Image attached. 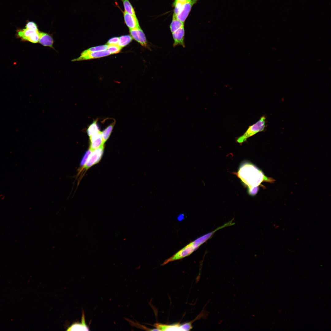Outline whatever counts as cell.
I'll use <instances>...</instances> for the list:
<instances>
[{"label":"cell","instance_id":"6da1fadb","mask_svg":"<svg viewBox=\"0 0 331 331\" xmlns=\"http://www.w3.org/2000/svg\"><path fill=\"white\" fill-rule=\"evenodd\" d=\"M234 174L248 189L259 187L263 181L272 182L274 181L273 179L266 176L261 170L248 161L242 162L238 171L234 172Z\"/></svg>","mask_w":331,"mask_h":331},{"label":"cell","instance_id":"7a4b0ae2","mask_svg":"<svg viewBox=\"0 0 331 331\" xmlns=\"http://www.w3.org/2000/svg\"><path fill=\"white\" fill-rule=\"evenodd\" d=\"M229 226V223H226L223 225L217 228L213 231L197 238L187 245L171 257L165 260L162 265H165L171 262L179 260L189 256L196 250L200 245L211 238L216 231Z\"/></svg>","mask_w":331,"mask_h":331},{"label":"cell","instance_id":"3957f363","mask_svg":"<svg viewBox=\"0 0 331 331\" xmlns=\"http://www.w3.org/2000/svg\"><path fill=\"white\" fill-rule=\"evenodd\" d=\"M266 125V117L263 115L255 123L249 126L245 132L236 139V142L242 145L249 137L258 132L264 131Z\"/></svg>","mask_w":331,"mask_h":331},{"label":"cell","instance_id":"277c9868","mask_svg":"<svg viewBox=\"0 0 331 331\" xmlns=\"http://www.w3.org/2000/svg\"><path fill=\"white\" fill-rule=\"evenodd\" d=\"M194 321L183 324L177 323L171 325H167L157 323L154 326L158 331H188L192 328V324Z\"/></svg>","mask_w":331,"mask_h":331},{"label":"cell","instance_id":"5b68a950","mask_svg":"<svg viewBox=\"0 0 331 331\" xmlns=\"http://www.w3.org/2000/svg\"><path fill=\"white\" fill-rule=\"evenodd\" d=\"M104 150L103 144L92 151L82 169L87 170L94 165L97 163L101 158Z\"/></svg>","mask_w":331,"mask_h":331},{"label":"cell","instance_id":"8992f818","mask_svg":"<svg viewBox=\"0 0 331 331\" xmlns=\"http://www.w3.org/2000/svg\"><path fill=\"white\" fill-rule=\"evenodd\" d=\"M39 32L38 30L25 28L19 30L17 32V35L23 40L36 43L38 42Z\"/></svg>","mask_w":331,"mask_h":331},{"label":"cell","instance_id":"52a82bcc","mask_svg":"<svg viewBox=\"0 0 331 331\" xmlns=\"http://www.w3.org/2000/svg\"><path fill=\"white\" fill-rule=\"evenodd\" d=\"M130 34L133 39L144 47H147V43L145 35L140 27L129 29Z\"/></svg>","mask_w":331,"mask_h":331},{"label":"cell","instance_id":"ba28073f","mask_svg":"<svg viewBox=\"0 0 331 331\" xmlns=\"http://www.w3.org/2000/svg\"><path fill=\"white\" fill-rule=\"evenodd\" d=\"M111 54V53L107 50L93 52L89 53L84 55H80L78 58L73 59L72 60V61H79L84 60L96 59Z\"/></svg>","mask_w":331,"mask_h":331},{"label":"cell","instance_id":"9c48e42d","mask_svg":"<svg viewBox=\"0 0 331 331\" xmlns=\"http://www.w3.org/2000/svg\"><path fill=\"white\" fill-rule=\"evenodd\" d=\"M198 0H191L185 4L182 7L181 11L177 16L178 19L184 23L190 12L193 6L196 3Z\"/></svg>","mask_w":331,"mask_h":331},{"label":"cell","instance_id":"30bf717a","mask_svg":"<svg viewBox=\"0 0 331 331\" xmlns=\"http://www.w3.org/2000/svg\"><path fill=\"white\" fill-rule=\"evenodd\" d=\"M89 137V148L92 151L104 144L102 132L100 131Z\"/></svg>","mask_w":331,"mask_h":331},{"label":"cell","instance_id":"8fae6325","mask_svg":"<svg viewBox=\"0 0 331 331\" xmlns=\"http://www.w3.org/2000/svg\"><path fill=\"white\" fill-rule=\"evenodd\" d=\"M172 34L174 40L173 46L175 47L178 45H181L183 47H185L184 42L185 31L184 26L179 28Z\"/></svg>","mask_w":331,"mask_h":331},{"label":"cell","instance_id":"7c38bea8","mask_svg":"<svg viewBox=\"0 0 331 331\" xmlns=\"http://www.w3.org/2000/svg\"><path fill=\"white\" fill-rule=\"evenodd\" d=\"M124 22L129 29L140 27L138 20L136 17L124 11L123 12Z\"/></svg>","mask_w":331,"mask_h":331},{"label":"cell","instance_id":"4fadbf2b","mask_svg":"<svg viewBox=\"0 0 331 331\" xmlns=\"http://www.w3.org/2000/svg\"><path fill=\"white\" fill-rule=\"evenodd\" d=\"M39 37L38 42L40 44L44 46L53 48L54 40L50 35L45 32H39Z\"/></svg>","mask_w":331,"mask_h":331},{"label":"cell","instance_id":"5bb4252c","mask_svg":"<svg viewBox=\"0 0 331 331\" xmlns=\"http://www.w3.org/2000/svg\"><path fill=\"white\" fill-rule=\"evenodd\" d=\"M67 330L68 331H88L89 328L86 325L85 322L84 312H83L82 317V323H77L72 324L68 328Z\"/></svg>","mask_w":331,"mask_h":331},{"label":"cell","instance_id":"9a60e30c","mask_svg":"<svg viewBox=\"0 0 331 331\" xmlns=\"http://www.w3.org/2000/svg\"><path fill=\"white\" fill-rule=\"evenodd\" d=\"M184 23L178 19L176 16L173 15L172 21L170 26L172 33L179 28L184 27Z\"/></svg>","mask_w":331,"mask_h":331},{"label":"cell","instance_id":"2e32d148","mask_svg":"<svg viewBox=\"0 0 331 331\" xmlns=\"http://www.w3.org/2000/svg\"><path fill=\"white\" fill-rule=\"evenodd\" d=\"M191 1V0H177L174 1L173 6H174L175 8L173 15L177 17L184 5Z\"/></svg>","mask_w":331,"mask_h":331},{"label":"cell","instance_id":"e0dca14e","mask_svg":"<svg viewBox=\"0 0 331 331\" xmlns=\"http://www.w3.org/2000/svg\"><path fill=\"white\" fill-rule=\"evenodd\" d=\"M99 127L97 124V120L93 121L87 128L86 131L88 135L90 137L99 131Z\"/></svg>","mask_w":331,"mask_h":331},{"label":"cell","instance_id":"ac0fdd59","mask_svg":"<svg viewBox=\"0 0 331 331\" xmlns=\"http://www.w3.org/2000/svg\"><path fill=\"white\" fill-rule=\"evenodd\" d=\"M115 124V122L114 121L106 127L102 132V137L104 143L107 141L109 137Z\"/></svg>","mask_w":331,"mask_h":331},{"label":"cell","instance_id":"d6986e66","mask_svg":"<svg viewBox=\"0 0 331 331\" xmlns=\"http://www.w3.org/2000/svg\"><path fill=\"white\" fill-rule=\"evenodd\" d=\"M108 47V45H105L91 47L83 51L81 54L80 55H84L92 52L105 50H107Z\"/></svg>","mask_w":331,"mask_h":331},{"label":"cell","instance_id":"ffe728a7","mask_svg":"<svg viewBox=\"0 0 331 331\" xmlns=\"http://www.w3.org/2000/svg\"><path fill=\"white\" fill-rule=\"evenodd\" d=\"M119 38L118 45L122 48L129 44L132 40V37L129 35L122 36Z\"/></svg>","mask_w":331,"mask_h":331},{"label":"cell","instance_id":"44dd1931","mask_svg":"<svg viewBox=\"0 0 331 331\" xmlns=\"http://www.w3.org/2000/svg\"><path fill=\"white\" fill-rule=\"evenodd\" d=\"M123 4L125 11L129 14L136 16L135 11L129 0H121Z\"/></svg>","mask_w":331,"mask_h":331},{"label":"cell","instance_id":"7402d4cb","mask_svg":"<svg viewBox=\"0 0 331 331\" xmlns=\"http://www.w3.org/2000/svg\"><path fill=\"white\" fill-rule=\"evenodd\" d=\"M92 152V151L90 149L86 151L81 160L80 163V167L82 168L84 167Z\"/></svg>","mask_w":331,"mask_h":331},{"label":"cell","instance_id":"603a6c76","mask_svg":"<svg viewBox=\"0 0 331 331\" xmlns=\"http://www.w3.org/2000/svg\"><path fill=\"white\" fill-rule=\"evenodd\" d=\"M122 48L118 45H108L107 50L112 54L118 53Z\"/></svg>","mask_w":331,"mask_h":331},{"label":"cell","instance_id":"cb8c5ba5","mask_svg":"<svg viewBox=\"0 0 331 331\" xmlns=\"http://www.w3.org/2000/svg\"><path fill=\"white\" fill-rule=\"evenodd\" d=\"M25 28L35 30H38L36 24L32 21L28 22L26 25Z\"/></svg>","mask_w":331,"mask_h":331},{"label":"cell","instance_id":"d4e9b609","mask_svg":"<svg viewBox=\"0 0 331 331\" xmlns=\"http://www.w3.org/2000/svg\"><path fill=\"white\" fill-rule=\"evenodd\" d=\"M259 189V187L252 188L248 189V193L250 195L254 196L257 193Z\"/></svg>","mask_w":331,"mask_h":331},{"label":"cell","instance_id":"484cf974","mask_svg":"<svg viewBox=\"0 0 331 331\" xmlns=\"http://www.w3.org/2000/svg\"><path fill=\"white\" fill-rule=\"evenodd\" d=\"M119 39V37H114L111 38L108 41V45H118Z\"/></svg>","mask_w":331,"mask_h":331},{"label":"cell","instance_id":"4316f807","mask_svg":"<svg viewBox=\"0 0 331 331\" xmlns=\"http://www.w3.org/2000/svg\"><path fill=\"white\" fill-rule=\"evenodd\" d=\"M177 0H175L174 1H177Z\"/></svg>","mask_w":331,"mask_h":331}]
</instances>
